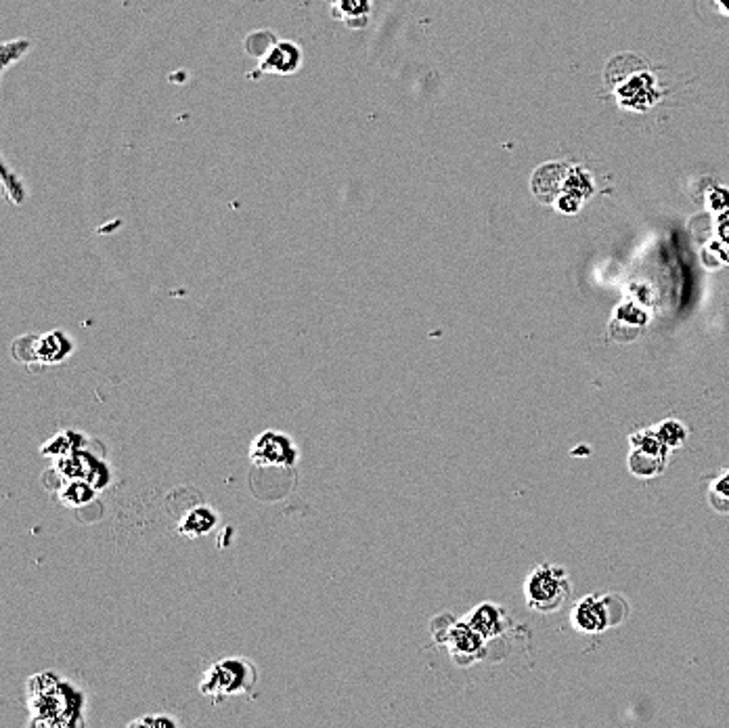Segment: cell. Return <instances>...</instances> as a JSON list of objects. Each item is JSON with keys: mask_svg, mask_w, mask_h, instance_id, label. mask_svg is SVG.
<instances>
[{"mask_svg": "<svg viewBox=\"0 0 729 728\" xmlns=\"http://www.w3.org/2000/svg\"><path fill=\"white\" fill-rule=\"evenodd\" d=\"M30 726H78L82 724L84 694L74 685L65 683L52 672H43L30 678Z\"/></svg>", "mask_w": 729, "mask_h": 728, "instance_id": "6da1fadb", "label": "cell"}, {"mask_svg": "<svg viewBox=\"0 0 729 728\" xmlns=\"http://www.w3.org/2000/svg\"><path fill=\"white\" fill-rule=\"evenodd\" d=\"M256 683L254 666L245 659H222L205 672L200 683L204 697L212 701H224L240 693L251 691Z\"/></svg>", "mask_w": 729, "mask_h": 728, "instance_id": "7a4b0ae2", "label": "cell"}, {"mask_svg": "<svg viewBox=\"0 0 729 728\" xmlns=\"http://www.w3.org/2000/svg\"><path fill=\"white\" fill-rule=\"evenodd\" d=\"M250 460L262 468H291L298 462V449L288 435L264 430L251 441Z\"/></svg>", "mask_w": 729, "mask_h": 728, "instance_id": "3957f363", "label": "cell"}, {"mask_svg": "<svg viewBox=\"0 0 729 728\" xmlns=\"http://www.w3.org/2000/svg\"><path fill=\"white\" fill-rule=\"evenodd\" d=\"M55 473L62 479L89 481L97 489H105L111 481V473L103 460H99L89 449H76L63 458L55 460Z\"/></svg>", "mask_w": 729, "mask_h": 728, "instance_id": "277c9868", "label": "cell"}, {"mask_svg": "<svg viewBox=\"0 0 729 728\" xmlns=\"http://www.w3.org/2000/svg\"><path fill=\"white\" fill-rule=\"evenodd\" d=\"M568 581L558 569H539L528 581V600L535 608H555L566 597Z\"/></svg>", "mask_w": 729, "mask_h": 728, "instance_id": "5b68a950", "label": "cell"}, {"mask_svg": "<svg viewBox=\"0 0 729 728\" xmlns=\"http://www.w3.org/2000/svg\"><path fill=\"white\" fill-rule=\"evenodd\" d=\"M302 49L294 41H275L262 53L258 63V74L273 76H294L302 68Z\"/></svg>", "mask_w": 729, "mask_h": 728, "instance_id": "8992f818", "label": "cell"}, {"mask_svg": "<svg viewBox=\"0 0 729 728\" xmlns=\"http://www.w3.org/2000/svg\"><path fill=\"white\" fill-rule=\"evenodd\" d=\"M614 86L620 103L629 110H648V105L656 101L654 78L648 70L631 72V76L625 78L622 82H616Z\"/></svg>", "mask_w": 729, "mask_h": 728, "instance_id": "52a82bcc", "label": "cell"}, {"mask_svg": "<svg viewBox=\"0 0 729 728\" xmlns=\"http://www.w3.org/2000/svg\"><path fill=\"white\" fill-rule=\"evenodd\" d=\"M74 350V342L62 330H51L43 336H36L32 342V357L34 361L44 363V366H52V363H62L68 359Z\"/></svg>", "mask_w": 729, "mask_h": 728, "instance_id": "ba28073f", "label": "cell"}, {"mask_svg": "<svg viewBox=\"0 0 729 728\" xmlns=\"http://www.w3.org/2000/svg\"><path fill=\"white\" fill-rule=\"evenodd\" d=\"M568 170H570L568 167L558 162H549L539 170H535L533 177L535 196L545 204H555V200L562 196V189H564Z\"/></svg>", "mask_w": 729, "mask_h": 728, "instance_id": "9c48e42d", "label": "cell"}, {"mask_svg": "<svg viewBox=\"0 0 729 728\" xmlns=\"http://www.w3.org/2000/svg\"><path fill=\"white\" fill-rule=\"evenodd\" d=\"M329 13L336 22L350 30H364L371 19V0H327Z\"/></svg>", "mask_w": 729, "mask_h": 728, "instance_id": "30bf717a", "label": "cell"}, {"mask_svg": "<svg viewBox=\"0 0 729 728\" xmlns=\"http://www.w3.org/2000/svg\"><path fill=\"white\" fill-rule=\"evenodd\" d=\"M216 525H218V514L212 511L210 506H195L191 508L187 514H183L176 532L178 535H185V538L197 540L214 532Z\"/></svg>", "mask_w": 729, "mask_h": 728, "instance_id": "8fae6325", "label": "cell"}, {"mask_svg": "<svg viewBox=\"0 0 729 728\" xmlns=\"http://www.w3.org/2000/svg\"><path fill=\"white\" fill-rule=\"evenodd\" d=\"M99 489L95 485H90L89 481L80 479H63V485L59 487V502L63 506L70 508H84L89 506L90 502H95Z\"/></svg>", "mask_w": 729, "mask_h": 728, "instance_id": "7c38bea8", "label": "cell"}, {"mask_svg": "<svg viewBox=\"0 0 729 728\" xmlns=\"http://www.w3.org/2000/svg\"><path fill=\"white\" fill-rule=\"evenodd\" d=\"M482 634L476 630V627L469 624H455L453 627L449 630V643L450 648H453L455 653H461V655H476L482 648Z\"/></svg>", "mask_w": 729, "mask_h": 728, "instance_id": "4fadbf2b", "label": "cell"}, {"mask_svg": "<svg viewBox=\"0 0 729 728\" xmlns=\"http://www.w3.org/2000/svg\"><path fill=\"white\" fill-rule=\"evenodd\" d=\"M82 447H84V436L78 433V430H63V433H57L52 439L44 443L43 455L57 460Z\"/></svg>", "mask_w": 729, "mask_h": 728, "instance_id": "5bb4252c", "label": "cell"}, {"mask_svg": "<svg viewBox=\"0 0 729 728\" xmlns=\"http://www.w3.org/2000/svg\"><path fill=\"white\" fill-rule=\"evenodd\" d=\"M576 621H579V626L587 632L604 630V626H606L604 605L593 599L581 602L579 611H576Z\"/></svg>", "mask_w": 729, "mask_h": 728, "instance_id": "9a60e30c", "label": "cell"}, {"mask_svg": "<svg viewBox=\"0 0 729 728\" xmlns=\"http://www.w3.org/2000/svg\"><path fill=\"white\" fill-rule=\"evenodd\" d=\"M469 624H472L482 637L487 638L497 637V634L501 632V615L493 605H482L472 613Z\"/></svg>", "mask_w": 729, "mask_h": 728, "instance_id": "2e32d148", "label": "cell"}, {"mask_svg": "<svg viewBox=\"0 0 729 728\" xmlns=\"http://www.w3.org/2000/svg\"><path fill=\"white\" fill-rule=\"evenodd\" d=\"M3 181H5V194L11 197V202L22 204L25 200V187L15 175H11L6 167H3Z\"/></svg>", "mask_w": 729, "mask_h": 728, "instance_id": "e0dca14e", "label": "cell"}, {"mask_svg": "<svg viewBox=\"0 0 729 728\" xmlns=\"http://www.w3.org/2000/svg\"><path fill=\"white\" fill-rule=\"evenodd\" d=\"M130 726H149V728H176V720L170 716H143L132 720Z\"/></svg>", "mask_w": 729, "mask_h": 728, "instance_id": "ac0fdd59", "label": "cell"}, {"mask_svg": "<svg viewBox=\"0 0 729 728\" xmlns=\"http://www.w3.org/2000/svg\"><path fill=\"white\" fill-rule=\"evenodd\" d=\"M658 439L662 443H667V445H679L681 439H684V428H681L679 425H675V422L673 425H665L660 428Z\"/></svg>", "mask_w": 729, "mask_h": 728, "instance_id": "d6986e66", "label": "cell"}, {"mask_svg": "<svg viewBox=\"0 0 729 728\" xmlns=\"http://www.w3.org/2000/svg\"><path fill=\"white\" fill-rule=\"evenodd\" d=\"M717 3L721 5V9H724L725 13H729V0H717Z\"/></svg>", "mask_w": 729, "mask_h": 728, "instance_id": "ffe728a7", "label": "cell"}]
</instances>
